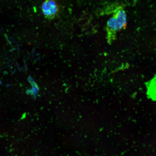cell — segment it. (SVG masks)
Wrapping results in <instances>:
<instances>
[{
    "instance_id": "cell-1",
    "label": "cell",
    "mask_w": 156,
    "mask_h": 156,
    "mask_svg": "<svg viewBox=\"0 0 156 156\" xmlns=\"http://www.w3.org/2000/svg\"><path fill=\"white\" fill-rule=\"evenodd\" d=\"M126 24V16L125 11L121 8H118L107 21L106 31L108 41L111 42L114 40L116 33L125 28Z\"/></svg>"
},
{
    "instance_id": "cell-2",
    "label": "cell",
    "mask_w": 156,
    "mask_h": 156,
    "mask_svg": "<svg viewBox=\"0 0 156 156\" xmlns=\"http://www.w3.org/2000/svg\"><path fill=\"white\" fill-rule=\"evenodd\" d=\"M42 10L45 17L49 19L54 18L58 14L59 6L56 1L46 0L42 3Z\"/></svg>"
}]
</instances>
